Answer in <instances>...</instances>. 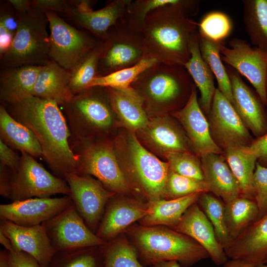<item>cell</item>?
<instances>
[{
    "instance_id": "cell-4",
    "label": "cell",
    "mask_w": 267,
    "mask_h": 267,
    "mask_svg": "<svg viewBox=\"0 0 267 267\" xmlns=\"http://www.w3.org/2000/svg\"><path fill=\"white\" fill-rule=\"evenodd\" d=\"M15 170L0 165V194L10 202L32 198H47L61 194L70 195L64 179L47 171L31 155L21 153Z\"/></svg>"
},
{
    "instance_id": "cell-43",
    "label": "cell",
    "mask_w": 267,
    "mask_h": 267,
    "mask_svg": "<svg viewBox=\"0 0 267 267\" xmlns=\"http://www.w3.org/2000/svg\"><path fill=\"white\" fill-rule=\"evenodd\" d=\"M199 31L210 40L222 42L230 34L232 24L229 18L221 12L207 14L198 24Z\"/></svg>"
},
{
    "instance_id": "cell-25",
    "label": "cell",
    "mask_w": 267,
    "mask_h": 267,
    "mask_svg": "<svg viewBox=\"0 0 267 267\" xmlns=\"http://www.w3.org/2000/svg\"><path fill=\"white\" fill-rule=\"evenodd\" d=\"M70 72L50 60L42 66L33 95L54 101L62 106L74 95L70 89Z\"/></svg>"
},
{
    "instance_id": "cell-8",
    "label": "cell",
    "mask_w": 267,
    "mask_h": 267,
    "mask_svg": "<svg viewBox=\"0 0 267 267\" xmlns=\"http://www.w3.org/2000/svg\"><path fill=\"white\" fill-rule=\"evenodd\" d=\"M71 146L79 157L78 174L94 176L106 188L115 193L130 192L131 184L109 142L73 141Z\"/></svg>"
},
{
    "instance_id": "cell-56",
    "label": "cell",
    "mask_w": 267,
    "mask_h": 267,
    "mask_svg": "<svg viewBox=\"0 0 267 267\" xmlns=\"http://www.w3.org/2000/svg\"><path fill=\"white\" fill-rule=\"evenodd\" d=\"M266 87H267V80H266Z\"/></svg>"
},
{
    "instance_id": "cell-51",
    "label": "cell",
    "mask_w": 267,
    "mask_h": 267,
    "mask_svg": "<svg viewBox=\"0 0 267 267\" xmlns=\"http://www.w3.org/2000/svg\"><path fill=\"white\" fill-rule=\"evenodd\" d=\"M18 14H22L32 8V1L29 0H7Z\"/></svg>"
},
{
    "instance_id": "cell-3",
    "label": "cell",
    "mask_w": 267,
    "mask_h": 267,
    "mask_svg": "<svg viewBox=\"0 0 267 267\" xmlns=\"http://www.w3.org/2000/svg\"><path fill=\"white\" fill-rule=\"evenodd\" d=\"M123 232L148 265L176 261L189 267L209 257L206 250L192 238L167 226L132 225Z\"/></svg>"
},
{
    "instance_id": "cell-12",
    "label": "cell",
    "mask_w": 267,
    "mask_h": 267,
    "mask_svg": "<svg viewBox=\"0 0 267 267\" xmlns=\"http://www.w3.org/2000/svg\"><path fill=\"white\" fill-rule=\"evenodd\" d=\"M44 223L57 252L99 247L107 243L88 226L73 203Z\"/></svg>"
},
{
    "instance_id": "cell-41",
    "label": "cell",
    "mask_w": 267,
    "mask_h": 267,
    "mask_svg": "<svg viewBox=\"0 0 267 267\" xmlns=\"http://www.w3.org/2000/svg\"><path fill=\"white\" fill-rule=\"evenodd\" d=\"M210 192L204 180H200L169 171L165 199H174L196 193Z\"/></svg>"
},
{
    "instance_id": "cell-53",
    "label": "cell",
    "mask_w": 267,
    "mask_h": 267,
    "mask_svg": "<svg viewBox=\"0 0 267 267\" xmlns=\"http://www.w3.org/2000/svg\"><path fill=\"white\" fill-rule=\"evenodd\" d=\"M264 265L254 267L240 260L229 259L223 265L222 267H264Z\"/></svg>"
},
{
    "instance_id": "cell-7",
    "label": "cell",
    "mask_w": 267,
    "mask_h": 267,
    "mask_svg": "<svg viewBox=\"0 0 267 267\" xmlns=\"http://www.w3.org/2000/svg\"><path fill=\"white\" fill-rule=\"evenodd\" d=\"M62 107L74 141H86L93 133L108 131L115 115L106 88L101 87L74 95Z\"/></svg>"
},
{
    "instance_id": "cell-19",
    "label": "cell",
    "mask_w": 267,
    "mask_h": 267,
    "mask_svg": "<svg viewBox=\"0 0 267 267\" xmlns=\"http://www.w3.org/2000/svg\"><path fill=\"white\" fill-rule=\"evenodd\" d=\"M173 114L182 124L198 155L221 154L222 149L213 138L209 124L199 105L195 85L184 106Z\"/></svg>"
},
{
    "instance_id": "cell-37",
    "label": "cell",
    "mask_w": 267,
    "mask_h": 267,
    "mask_svg": "<svg viewBox=\"0 0 267 267\" xmlns=\"http://www.w3.org/2000/svg\"><path fill=\"white\" fill-rule=\"evenodd\" d=\"M103 267H144L138 260L137 251L124 234L100 247Z\"/></svg>"
},
{
    "instance_id": "cell-50",
    "label": "cell",
    "mask_w": 267,
    "mask_h": 267,
    "mask_svg": "<svg viewBox=\"0 0 267 267\" xmlns=\"http://www.w3.org/2000/svg\"><path fill=\"white\" fill-rule=\"evenodd\" d=\"M10 253L11 267H41L36 260L27 253L21 251Z\"/></svg>"
},
{
    "instance_id": "cell-22",
    "label": "cell",
    "mask_w": 267,
    "mask_h": 267,
    "mask_svg": "<svg viewBox=\"0 0 267 267\" xmlns=\"http://www.w3.org/2000/svg\"><path fill=\"white\" fill-rule=\"evenodd\" d=\"M228 259L254 267L267 263V213L252 223L224 249Z\"/></svg>"
},
{
    "instance_id": "cell-47",
    "label": "cell",
    "mask_w": 267,
    "mask_h": 267,
    "mask_svg": "<svg viewBox=\"0 0 267 267\" xmlns=\"http://www.w3.org/2000/svg\"><path fill=\"white\" fill-rule=\"evenodd\" d=\"M9 3V2H8ZM2 4L0 10V29H2L12 35L14 37L17 32L19 17L12 6Z\"/></svg>"
},
{
    "instance_id": "cell-15",
    "label": "cell",
    "mask_w": 267,
    "mask_h": 267,
    "mask_svg": "<svg viewBox=\"0 0 267 267\" xmlns=\"http://www.w3.org/2000/svg\"><path fill=\"white\" fill-rule=\"evenodd\" d=\"M209 114L212 131L224 149L249 146L254 140L232 103L218 88Z\"/></svg>"
},
{
    "instance_id": "cell-30",
    "label": "cell",
    "mask_w": 267,
    "mask_h": 267,
    "mask_svg": "<svg viewBox=\"0 0 267 267\" xmlns=\"http://www.w3.org/2000/svg\"><path fill=\"white\" fill-rule=\"evenodd\" d=\"M0 139L13 149L34 157H42L40 144L33 132L15 119L3 104L0 106Z\"/></svg>"
},
{
    "instance_id": "cell-13",
    "label": "cell",
    "mask_w": 267,
    "mask_h": 267,
    "mask_svg": "<svg viewBox=\"0 0 267 267\" xmlns=\"http://www.w3.org/2000/svg\"><path fill=\"white\" fill-rule=\"evenodd\" d=\"M228 44L229 47L222 43L221 45L222 60L250 82L263 104L267 106V51L252 47L238 38L230 40Z\"/></svg>"
},
{
    "instance_id": "cell-48",
    "label": "cell",
    "mask_w": 267,
    "mask_h": 267,
    "mask_svg": "<svg viewBox=\"0 0 267 267\" xmlns=\"http://www.w3.org/2000/svg\"><path fill=\"white\" fill-rule=\"evenodd\" d=\"M21 156L0 139V165L11 171L18 167Z\"/></svg>"
},
{
    "instance_id": "cell-34",
    "label": "cell",
    "mask_w": 267,
    "mask_h": 267,
    "mask_svg": "<svg viewBox=\"0 0 267 267\" xmlns=\"http://www.w3.org/2000/svg\"><path fill=\"white\" fill-rule=\"evenodd\" d=\"M243 20L251 43L267 51V0H245Z\"/></svg>"
},
{
    "instance_id": "cell-2",
    "label": "cell",
    "mask_w": 267,
    "mask_h": 267,
    "mask_svg": "<svg viewBox=\"0 0 267 267\" xmlns=\"http://www.w3.org/2000/svg\"><path fill=\"white\" fill-rule=\"evenodd\" d=\"M199 6V0H172L150 12L142 32L145 57L184 66L190 57V40L198 24L191 17L198 14Z\"/></svg>"
},
{
    "instance_id": "cell-49",
    "label": "cell",
    "mask_w": 267,
    "mask_h": 267,
    "mask_svg": "<svg viewBox=\"0 0 267 267\" xmlns=\"http://www.w3.org/2000/svg\"><path fill=\"white\" fill-rule=\"evenodd\" d=\"M248 147L257 157V162L262 166L267 167V132L257 137Z\"/></svg>"
},
{
    "instance_id": "cell-32",
    "label": "cell",
    "mask_w": 267,
    "mask_h": 267,
    "mask_svg": "<svg viewBox=\"0 0 267 267\" xmlns=\"http://www.w3.org/2000/svg\"><path fill=\"white\" fill-rule=\"evenodd\" d=\"M167 117H157L149 120L142 130L146 138L165 153L189 152L185 137Z\"/></svg>"
},
{
    "instance_id": "cell-11",
    "label": "cell",
    "mask_w": 267,
    "mask_h": 267,
    "mask_svg": "<svg viewBox=\"0 0 267 267\" xmlns=\"http://www.w3.org/2000/svg\"><path fill=\"white\" fill-rule=\"evenodd\" d=\"M128 146L131 161L130 175L147 202L165 199L170 171L168 163L146 150L134 134L129 136Z\"/></svg>"
},
{
    "instance_id": "cell-17",
    "label": "cell",
    "mask_w": 267,
    "mask_h": 267,
    "mask_svg": "<svg viewBox=\"0 0 267 267\" xmlns=\"http://www.w3.org/2000/svg\"><path fill=\"white\" fill-rule=\"evenodd\" d=\"M73 203L70 195L32 198L0 205V220L26 226L42 224L62 212Z\"/></svg>"
},
{
    "instance_id": "cell-33",
    "label": "cell",
    "mask_w": 267,
    "mask_h": 267,
    "mask_svg": "<svg viewBox=\"0 0 267 267\" xmlns=\"http://www.w3.org/2000/svg\"><path fill=\"white\" fill-rule=\"evenodd\" d=\"M224 213L227 227L232 241L256 221L259 209L254 200L240 196L224 204Z\"/></svg>"
},
{
    "instance_id": "cell-14",
    "label": "cell",
    "mask_w": 267,
    "mask_h": 267,
    "mask_svg": "<svg viewBox=\"0 0 267 267\" xmlns=\"http://www.w3.org/2000/svg\"><path fill=\"white\" fill-rule=\"evenodd\" d=\"M64 179L69 185L70 196L78 212L88 226L96 233L106 205L116 193L90 175L68 173Z\"/></svg>"
},
{
    "instance_id": "cell-45",
    "label": "cell",
    "mask_w": 267,
    "mask_h": 267,
    "mask_svg": "<svg viewBox=\"0 0 267 267\" xmlns=\"http://www.w3.org/2000/svg\"><path fill=\"white\" fill-rule=\"evenodd\" d=\"M254 200L259 209L258 220L267 213V167L257 162L254 176Z\"/></svg>"
},
{
    "instance_id": "cell-39",
    "label": "cell",
    "mask_w": 267,
    "mask_h": 267,
    "mask_svg": "<svg viewBox=\"0 0 267 267\" xmlns=\"http://www.w3.org/2000/svg\"><path fill=\"white\" fill-rule=\"evenodd\" d=\"M158 62L154 58L145 57L133 66L95 78L89 85V88L101 87L116 89L130 88L143 71Z\"/></svg>"
},
{
    "instance_id": "cell-55",
    "label": "cell",
    "mask_w": 267,
    "mask_h": 267,
    "mask_svg": "<svg viewBox=\"0 0 267 267\" xmlns=\"http://www.w3.org/2000/svg\"><path fill=\"white\" fill-rule=\"evenodd\" d=\"M151 267H182L176 261H168L158 263Z\"/></svg>"
},
{
    "instance_id": "cell-31",
    "label": "cell",
    "mask_w": 267,
    "mask_h": 267,
    "mask_svg": "<svg viewBox=\"0 0 267 267\" xmlns=\"http://www.w3.org/2000/svg\"><path fill=\"white\" fill-rule=\"evenodd\" d=\"M225 158L240 188V196L254 200V176L257 158L248 146L224 149Z\"/></svg>"
},
{
    "instance_id": "cell-42",
    "label": "cell",
    "mask_w": 267,
    "mask_h": 267,
    "mask_svg": "<svg viewBox=\"0 0 267 267\" xmlns=\"http://www.w3.org/2000/svg\"><path fill=\"white\" fill-rule=\"evenodd\" d=\"M165 155L170 170L183 176L204 180L201 161L189 152H170Z\"/></svg>"
},
{
    "instance_id": "cell-6",
    "label": "cell",
    "mask_w": 267,
    "mask_h": 267,
    "mask_svg": "<svg viewBox=\"0 0 267 267\" xmlns=\"http://www.w3.org/2000/svg\"><path fill=\"white\" fill-rule=\"evenodd\" d=\"M18 26L12 44L0 57L1 69L44 65L49 57L48 20L44 12L32 8L18 14Z\"/></svg>"
},
{
    "instance_id": "cell-20",
    "label": "cell",
    "mask_w": 267,
    "mask_h": 267,
    "mask_svg": "<svg viewBox=\"0 0 267 267\" xmlns=\"http://www.w3.org/2000/svg\"><path fill=\"white\" fill-rule=\"evenodd\" d=\"M114 197L107 203L95 233L106 242L119 235L133 222L145 216L149 211L147 202Z\"/></svg>"
},
{
    "instance_id": "cell-27",
    "label": "cell",
    "mask_w": 267,
    "mask_h": 267,
    "mask_svg": "<svg viewBox=\"0 0 267 267\" xmlns=\"http://www.w3.org/2000/svg\"><path fill=\"white\" fill-rule=\"evenodd\" d=\"M106 89L114 113L123 124L130 130H142L149 119L140 95L132 87Z\"/></svg>"
},
{
    "instance_id": "cell-1",
    "label": "cell",
    "mask_w": 267,
    "mask_h": 267,
    "mask_svg": "<svg viewBox=\"0 0 267 267\" xmlns=\"http://www.w3.org/2000/svg\"><path fill=\"white\" fill-rule=\"evenodd\" d=\"M15 119L30 129L41 147L42 158L64 179L78 174L79 157L70 143L71 133L64 114L55 101L32 95L12 104H3Z\"/></svg>"
},
{
    "instance_id": "cell-40",
    "label": "cell",
    "mask_w": 267,
    "mask_h": 267,
    "mask_svg": "<svg viewBox=\"0 0 267 267\" xmlns=\"http://www.w3.org/2000/svg\"><path fill=\"white\" fill-rule=\"evenodd\" d=\"M47 267H103L100 247L56 252Z\"/></svg>"
},
{
    "instance_id": "cell-57",
    "label": "cell",
    "mask_w": 267,
    "mask_h": 267,
    "mask_svg": "<svg viewBox=\"0 0 267 267\" xmlns=\"http://www.w3.org/2000/svg\"><path fill=\"white\" fill-rule=\"evenodd\" d=\"M264 267H267V265H265Z\"/></svg>"
},
{
    "instance_id": "cell-29",
    "label": "cell",
    "mask_w": 267,
    "mask_h": 267,
    "mask_svg": "<svg viewBox=\"0 0 267 267\" xmlns=\"http://www.w3.org/2000/svg\"><path fill=\"white\" fill-rule=\"evenodd\" d=\"M201 193H196L177 199H160L147 202L148 213L139 222L144 226L162 225L174 229L186 210L197 202Z\"/></svg>"
},
{
    "instance_id": "cell-18",
    "label": "cell",
    "mask_w": 267,
    "mask_h": 267,
    "mask_svg": "<svg viewBox=\"0 0 267 267\" xmlns=\"http://www.w3.org/2000/svg\"><path fill=\"white\" fill-rule=\"evenodd\" d=\"M0 230L11 240L14 252L27 253L36 260L41 267H47L57 252L44 223L26 226L0 220Z\"/></svg>"
},
{
    "instance_id": "cell-21",
    "label": "cell",
    "mask_w": 267,
    "mask_h": 267,
    "mask_svg": "<svg viewBox=\"0 0 267 267\" xmlns=\"http://www.w3.org/2000/svg\"><path fill=\"white\" fill-rule=\"evenodd\" d=\"M174 229L191 237L202 246L215 265H223L228 260L217 239L211 223L197 202L186 210Z\"/></svg>"
},
{
    "instance_id": "cell-16",
    "label": "cell",
    "mask_w": 267,
    "mask_h": 267,
    "mask_svg": "<svg viewBox=\"0 0 267 267\" xmlns=\"http://www.w3.org/2000/svg\"><path fill=\"white\" fill-rule=\"evenodd\" d=\"M72 9L68 16L78 26L92 34L98 41H104L109 29L125 17L131 0H109L105 6L94 10V0H69Z\"/></svg>"
},
{
    "instance_id": "cell-35",
    "label": "cell",
    "mask_w": 267,
    "mask_h": 267,
    "mask_svg": "<svg viewBox=\"0 0 267 267\" xmlns=\"http://www.w3.org/2000/svg\"><path fill=\"white\" fill-rule=\"evenodd\" d=\"M199 47L201 55L209 66L218 83V89L233 104L230 80L224 66L221 54L222 42H216L208 38L198 31Z\"/></svg>"
},
{
    "instance_id": "cell-23",
    "label": "cell",
    "mask_w": 267,
    "mask_h": 267,
    "mask_svg": "<svg viewBox=\"0 0 267 267\" xmlns=\"http://www.w3.org/2000/svg\"><path fill=\"white\" fill-rule=\"evenodd\" d=\"M230 80L233 106L247 128L259 137L267 132V116L259 97L234 70L227 71Z\"/></svg>"
},
{
    "instance_id": "cell-36",
    "label": "cell",
    "mask_w": 267,
    "mask_h": 267,
    "mask_svg": "<svg viewBox=\"0 0 267 267\" xmlns=\"http://www.w3.org/2000/svg\"><path fill=\"white\" fill-rule=\"evenodd\" d=\"M106 41H99L70 73V89L73 95L89 88L98 77L99 61L107 47Z\"/></svg>"
},
{
    "instance_id": "cell-38",
    "label": "cell",
    "mask_w": 267,
    "mask_h": 267,
    "mask_svg": "<svg viewBox=\"0 0 267 267\" xmlns=\"http://www.w3.org/2000/svg\"><path fill=\"white\" fill-rule=\"evenodd\" d=\"M197 202L211 223L218 242L224 249L232 240L226 225L224 202L210 192L201 193Z\"/></svg>"
},
{
    "instance_id": "cell-44",
    "label": "cell",
    "mask_w": 267,
    "mask_h": 267,
    "mask_svg": "<svg viewBox=\"0 0 267 267\" xmlns=\"http://www.w3.org/2000/svg\"><path fill=\"white\" fill-rule=\"evenodd\" d=\"M171 1L172 0H131L124 18L132 30L142 33L148 14L152 10Z\"/></svg>"
},
{
    "instance_id": "cell-46",
    "label": "cell",
    "mask_w": 267,
    "mask_h": 267,
    "mask_svg": "<svg viewBox=\"0 0 267 267\" xmlns=\"http://www.w3.org/2000/svg\"><path fill=\"white\" fill-rule=\"evenodd\" d=\"M32 8L44 12L50 11L55 13H62L68 17L72 6L69 0H32Z\"/></svg>"
},
{
    "instance_id": "cell-24",
    "label": "cell",
    "mask_w": 267,
    "mask_h": 267,
    "mask_svg": "<svg viewBox=\"0 0 267 267\" xmlns=\"http://www.w3.org/2000/svg\"><path fill=\"white\" fill-rule=\"evenodd\" d=\"M200 156L204 181L210 192L222 198L224 204L240 196L239 183L225 157L215 153Z\"/></svg>"
},
{
    "instance_id": "cell-28",
    "label": "cell",
    "mask_w": 267,
    "mask_h": 267,
    "mask_svg": "<svg viewBox=\"0 0 267 267\" xmlns=\"http://www.w3.org/2000/svg\"><path fill=\"white\" fill-rule=\"evenodd\" d=\"M190 57L184 67L200 93L199 105L206 113H209L216 88L215 76L209 66L203 58L199 47L198 31L192 35L190 43Z\"/></svg>"
},
{
    "instance_id": "cell-5",
    "label": "cell",
    "mask_w": 267,
    "mask_h": 267,
    "mask_svg": "<svg viewBox=\"0 0 267 267\" xmlns=\"http://www.w3.org/2000/svg\"><path fill=\"white\" fill-rule=\"evenodd\" d=\"M195 84L183 66L160 62L143 71L131 87L142 97L144 107L171 108L188 100Z\"/></svg>"
},
{
    "instance_id": "cell-10",
    "label": "cell",
    "mask_w": 267,
    "mask_h": 267,
    "mask_svg": "<svg viewBox=\"0 0 267 267\" xmlns=\"http://www.w3.org/2000/svg\"><path fill=\"white\" fill-rule=\"evenodd\" d=\"M104 40L107 45L99 61L98 77L133 66L145 57L142 33L132 30L124 18L109 29Z\"/></svg>"
},
{
    "instance_id": "cell-9",
    "label": "cell",
    "mask_w": 267,
    "mask_h": 267,
    "mask_svg": "<svg viewBox=\"0 0 267 267\" xmlns=\"http://www.w3.org/2000/svg\"><path fill=\"white\" fill-rule=\"evenodd\" d=\"M45 13L50 30V59L71 73L99 41L88 31L65 22L57 13Z\"/></svg>"
},
{
    "instance_id": "cell-26",
    "label": "cell",
    "mask_w": 267,
    "mask_h": 267,
    "mask_svg": "<svg viewBox=\"0 0 267 267\" xmlns=\"http://www.w3.org/2000/svg\"><path fill=\"white\" fill-rule=\"evenodd\" d=\"M43 66L25 65L1 69L0 99L12 104L33 95L38 74Z\"/></svg>"
},
{
    "instance_id": "cell-52",
    "label": "cell",
    "mask_w": 267,
    "mask_h": 267,
    "mask_svg": "<svg viewBox=\"0 0 267 267\" xmlns=\"http://www.w3.org/2000/svg\"><path fill=\"white\" fill-rule=\"evenodd\" d=\"M11 253L4 249L0 251V267H11Z\"/></svg>"
},
{
    "instance_id": "cell-54",
    "label": "cell",
    "mask_w": 267,
    "mask_h": 267,
    "mask_svg": "<svg viewBox=\"0 0 267 267\" xmlns=\"http://www.w3.org/2000/svg\"><path fill=\"white\" fill-rule=\"evenodd\" d=\"M0 243L4 249L10 253L14 252V250L10 239L0 230Z\"/></svg>"
}]
</instances>
